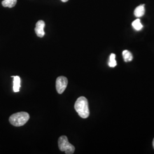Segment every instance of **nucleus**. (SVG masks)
Listing matches in <instances>:
<instances>
[{"label": "nucleus", "mask_w": 154, "mask_h": 154, "mask_svg": "<svg viewBox=\"0 0 154 154\" xmlns=\"http://www.w3.org/2000/svg\"><path fill=\"white\" fill-rule=\"evenodd\" d=\"M152 145H153V147H154V139H153V142H152Z\"/></svg>", "instance_id": "ddd939ff"}, {"label": "nucleus", "mask_w": 154, "mask_h": 154, "mask_svg": "<svg viewBox=\"0 0 154 154\" xmlns=\"http://www.w3.org/2000/svg\"><path fill=\"white\" fill-rule=\"evenodd\" d=\"M63 2H67L69 0H61Z\"/></svg>", "instance_id": "f8f14e48"}, {"label": "nucleus", "mask_w": 154, "mask_h": 154, "mask_svg": "<svg viewBox=\"0 0 154 154\" xmlns=\"http://www.w3.org/2000/svg\"><path fill=\"white\" fill-rule=\"evenodd\" d=\"M145 13V9H144V4L138 6L137 7L134 11V15L137 17L139 18L143 16Z\"/></svg>", "instance_id": "0eeeda50"}, {"label": "nucleus", "mask_w": 154, "mask_h": 154, "mask_svg": "<svg viewBox=\"0 0 154 154\" xmlns=\"http://www.w3.org/2000/svg\"><path fill=\"white\" fill-rule=\"evenodd\" d=\"M17 2V0H4L2 2V5L4 7L11 8L16 5Z\"/></svg>", "instance_id": "6e6552de"}, {"label": "nucleus", "mask_w": 154, "mask_h": 154, "mask_svg": "<svg viewBox=\"0 0 154 154\" xmlns=\"http://www.w3.org/2000/svg\"><path fill=\"white\" fill-rule=\"evenodd\" d=\"M122 55H123L124 61H125L126 62L131 61L133 59L132 54L128 50H124L122 52Z\"/></svg>", "instance_id": "1a4fd4ad"}, {"label": "nucleus", "mask_w": 154, "mask_h": 154, "mask_svg": "<svg viewBox=\"0 0 154 154\" xmlns=\"http://www.w3.org/2000/svg\"><path fill=\"white\" fill-rule=\"evenodd\" d=\"M68 80L67 78L63 76L58 77L56 79V90L60 94L63 93L67 86Z\"/></svg>", "instance_id": "20e7f679"}, {"label": "nucleus", "mask_w": 154, "mask_h": 154, "mask_svg": "<svg viewBox=\"0 0 154 154\" xmlns=\"http://www.w3.org/2000/svg\"><path fill=\"white\" fill-rule=\"evenodd\" d=\"M30 118V116L26 112H19L11 115L9 122L13 126L20 127L25 125Z\"/></svg>", "instance_id": "f03ea898"}, {"label": "nucleus", "mask_w": 154, "mask_h": 154, "mask_svg": "<svg viewBox=\"0 0 154 154\" xmlns=\"http://www.w3.org/2000/svg\"><path fill=\"white\" fill-rule=\"evenodd\" d=\"M74 109L82 118L86 119L90 115L88 100L85 97H80L77 99L74 105Z\"/></svg>", "instance_id": "f257e3e1"}, {"label": "nucleus", "mask_w": 154, "mask_h": 154, "mask_svg": "<svg viewBox=\"0 0 154 154\" xmlns=\"http://www.w3.org/2000/svg\"><path fill=\"white\" fill-rule=\"evenodd\" d=\"M13 78V91L17 93L20 91L21 88V78L19 76H11Z\"/></svg>", "instance_id": "423d86ee"}, {"label": "nucleus", "mask_w": 154, "mask_h": 154, "mask_svg": "<svg viewBox=\"0 0 154 154\" xmlns=\"http://www.w3.org/2000/svg\"><path fill=\"white\" fill-rule=\"evenodd\" d=\"M116 54H111L110 56V61L109 62V66L111 67H114L116 66L117 63L116 60Z\"/></svg>", "instance_id": "9b49d317"}, {"label": "nucleus", "mask_w": 154, "mask_h": 154, "mask_svg": "<svg viewBox=\"0 0 154 154\" xmlns=\"http://www.w3.org/2000/svg\"><path fill=\"white\" fill-rule=\"evenodd\" d=\"M132 26L136 30L139 31L143 28V25L140 22V20L139 19H137L134 21L132 23Z\"/></svg>", "instance_id": "9d476101"}, {"label": "nucleus", "mask_w": 154, "mask_h": 154, "mask_svg": "<svg viewBox=\"0 0 154 154\" xmlns=\"http://www.w3.org/2000/svg\"><path fill=\"white\" fill-rule=\"evenodd\" d=\"M45 26V23L42 20H39L36 23L35 28V32L37 35L40 38L43 37L45 34L44 31Z\"/></svg>", "instance_id": "39448f33"}, {"label": "nucleus", "mask_w": 154, "mask_h": 154, "mask_svg": "<svg viewBox=\"0 0 154 154\" xmlns=\"http://www.w3.org/2000/svg\"><path fill=\"white\" fill-rule=\"evenodd\" d=\"M58 147L60 151L66 154H73L75 151L74 146L69 142L68 139L65 135L61 136L58 139Z\"/></svg>", "instance_id": "7ed1b4c3"}]
</instances>
